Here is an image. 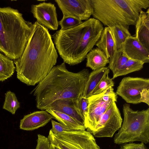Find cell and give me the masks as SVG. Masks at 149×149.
<instances>
[{
  "label": "cell",
  "mask_w": 149,
  "mask_h": 149,
  "mask_svg": "<svg viewBox=\"0 0 149 149\" xmlns=\"http://www.w3.org/2000/svg\"><path fill=\"white\" fill-rule=\"evenodd\" d=\"M21 56L14 60L17 77L28 86L43 80L56 65L58 55L49 31L37 21Z\"/></svg>",
  "instance_id": "1"
},
{
  "label": "cell",
  "mask_w": 149,
  "mask_h": 149,
  "mask_svg": "<svg viewBox=\"0 0 149 149\" xmlns=\"http://www.w3.org/2000/svg\"><path fill=\"white\" fill-rule=\"evenodd\" d=\"M65 63L54 66L31 92L36 97L37 108L45 110L60 99L79 100L83 95L90 73L84 69L75 73L68 71Z\"/></svg>",
  "instance_id": "2"
},
{
  "label": "cell",
  "mask_w": 149,
  "mask_h": 149,
  "mask_svg": "<svg viewBox=\"0 0 149 149\" xmlns=\"http://www.w3.org/2000/svg\"><path fill=\"white\" fill-rule=\"evenodd\" d=\"M104 28L99 20L91 18L71 29L57 31L52 38L64 62L74 65L83 61L99 39Z\"/></svg>",
  "instance_id": "3"
},
{
  "label": "cell",
  "mask_w": 149,
  "mask_h": 149,
  "mask_svg": "<svg viewBox=\"0 0 149 149\" xmlns=\"http://www.w3.org/2000/svg\"><path fill=\"white\" fill-rule=\"evenodd\" d=\"M19 10L0 7V49L6 56L15 60L22 54L34 29Z\"/></svg>",
  "instance_id": "4"
},
{
  "label": "cell",
  "mask_w": 149,
  "mask_h": 149,
  "mask_svg": "<svg viewBox=\"0 0 149 149\" xmlns=\"http://www.w3.org/2000/svg\"><path fill=\"white\" fill-rule=\"evenodd\" d=\"M92 15L103 25L111 27L121 25L127 29L135 25L143 9L149 7V0H91Z\"/></svg>",
  "instance_id": "5"
},
{
  "label": "cell",
  "mask_w": 149,
  "mask_h": 149,
  "mask_svg": "<svg viewBox=\"0 0 149 149\" xmlns=\"http://www.w3.org/2000/svg\"><path fill=\"white\" fill-rule=\"evenodd\" d=\"M124 120L114 142L120 144L135 141L147 144L149 141V108L134 111L130 104L123 105Z\"/></svg>",
  "instance_id": "6"
},
{
  "label": "cell",
  "mask_w": 149,
  "mask_h": 149,
  "mask_svg": "<svg viewBox=\"0 0 149 149\" xmlns=\"http://www.w3.org/2000/svg\"><path fill=\"white\" fill-rule=\"evenodd\" d=\"M47 138L50 143L60 149H101L92 134L85 130H73L56 134L50 130Z\"/></svg>",
  "instance_id": "7"
},
{
  "label": "cell",
  "mask_w": 149,
  "mask_h": 149,
  "mask_svg": "<svg viewBox=\"0 0 149 149\" xmlns=\"http://www.w3.org/2000/svg\"><path fill=\"white\" fill-rule=\"evenodd\" d=\"M88 112L84 118V125L91 133L94 131L103 114L114 102H116L117 95L111 87L102 93L89 97Z\"/></svg>",
  "instance_id": "8"
},
{
  "label": "cell",
  "mask_w": 149,
  "mask_h": 149,
  "mask_svg": "<svg viewBox=\"0 0 149 149\" xmlns=\"http://www.w3.org/2000/svg\"><path fill=\"white\" fill-rule=\"evenodd\" d=\"M113 102L102 115L91 133L96 137H112L120 128L123 119L116 104Z\"/></svg>",
  "instance_id": "9"
},
{
  "label": "cell",
  "mask_w": 149,
  "mask_h": 149,
  "mask_svg": "<svg viewBox=\"0 0 149 149\" xmlns=\"http://www.w3.org/2000/svg\"><path fill=\"white\" fill-rule=\"evenodd\" d=\"M148 89L149 78L126 77L121 80L116 93L127 103L136 104L140 103V93L143 90Z\"/></svg>",
  "instance_id": "10"
},
{
  "label": "cell",
  "mask_w": 149,
  "mask_h": 149,
  "mask_svg": "<svg viewBox=\"0 0 149 149\" xmlns=\"http://www.w3.org/2000/svg\"><path fill=\"white\" fill-rule=\"evenodd\" d=\"M63 17H71L81 20L88 19L93 13L91 0H56Z\"/></svg>",
  "instance_id": "11"
},
{
  "label": "cell",
  "mask_w": 149,
  "mask_h": 149,
  "mask_svg": "<svg viewBox=\"0 0 149 149\" xmlns=\"http://www.w3.org/2000/svg\"><path fill=\"white\" fill-rule=\"evenodd\" d=\"M31 12L37 21L51 30H56L59 25L56 8L54 4L45 2L32 5Z\"/></svg>",
  "instance_id": "12"
},
{
  "label": "cell",
  "mask_w": 149,
  "mask_h": 149,
  "mask_svg": "<svg viewBox=\"0 0 149 149\" xmlns=\"http://www.w3.org/2000/svg\"><path fill=\"white\" fill-rule=\"evenodd\" d=\"M130 59L140 61L144 63L149 62V51L145 48L135 37L127 38L121 48Z\"/></svg>",
  "instance_id": "13"
},
{
  "label": "cell",
  "mask_w": 149,
  "mask_h": 149,
  "mask_svg": "<svg viewBox=\"0 0 149 149\" xmlns=\"http://www.w3.org/2000/svg\"><path fill=\"white\" fill-rule=\"evenodd\" d=\"M78 100L71 99L57 100L50 104L48 108L65 113L85 126L84 118L79 109Z\"/></svg>",
  "instance_id": "14"
},
{
  "label": "cell",
  "mask_w": 149,
  "mask_h": 149,
  "mask_svg": "<svg viewBox=\"0 0 149 149\" xmlns=\"http://www.w3.org/2000/svg\"><path fill=\"white\" fill-rule=\"evenodd\" d=\"M54 117L46 110L34 112L25 115L20 120L19 128L26 130H33L46 125Z\"/></svg>",
  "instance_id": "15"
},
{
  "label": "cell",
  "mask_w": 149,
  "mask_h": 149,
  "mask_svg": "<svg viewBox=\"0 0 149 149\" xmlns=\"http://www.w3.org/2000/svg\"><path fill=\"white\" fill-rule=\"evenodd\" d=\"M135 36L139 42L149 51V8L140 13L136 24Z\"/></svg>",
  "instance_id": "16"
},
{
  "label": "cell",
  "mask_w": 149,
  "mask_h": 149,
  "mask_svg": "<svg viewBox=\"0 0 149 149\" xmlns=\"http://www.w3.org/2000/svg\"><path fill=\"white\" fill-rule=\"evenodd\" d=\"M95 45L105 53L108 58L112 56L116 50L110 27L105 26L104 28L100 38Z\"/></svg>",
  "instance_id": "17"
},
{
  "label": "cell",
  "mask_w": 149,
  "mask_h": 149,
  "mask_svg": "<svg viewBox=\"0 0 149 149\" xmlns=\"http://www.w3.org/2000/svg\"><path fill=\"white\" fill-rule=\"evenodd\" d=\"M86 67L95 70L105 67L109 60L105 53L98 47L93 49L86 55Z\"/></svg>",
  "instance_id": "18"
},
{
  "label": "cell",
  "mask_w": 149,
  "mask_h": 149,
  "mask_svg": "<svg viewBox=\"0 0 149 149\" xmlns=\"http://www.w3.org/2000/svg\"><path fill=\"white\" fill-rule=\"evenodd\" d=\"M52 115L55 119L65 127L74 130H85V126L79 123L70 116L50 108L45 110Z\"/></svg>",
  "instance_id": "19"
},
{
  "label": "cell",
  "mask_w": 149,
  "mask_h": 149,
  "mask_svg": "<svg viewBox=\"0 0 149 149\" xmlns=\"http://www.w3.org/2000/svg\"><path fill=\"white\" fill-rule=\"evenodd\" d=\"M108 69V67H105L90 73L83 94L84 97L88 98L91 96L92 91Z\"/></svg>",
  "instance_id": "20"
},
{
  "label": "cell",
  "mask_w": 149,
  "mask_h": 149,
  "mask_svg": "<svg viewBox=\"0 0 149 149\" xmlns=\"http://www.w3.org/2000/svg\"><path fill=\"white\" fill-rule=\"evenodd\" d=\"M114 41L116 49L121 48L126 40L131 36L129 29L121 25H116L110 27Z\"/></svg>",
  "instance_id": "21"
},
{
  "label": "cell",
  "mask_w": 149,
  "mask_h": 149,
  "mask_svg": "<svg viewBox=\"0 0 149 149\" xmlns=\"http://www.w3.org/2000/svg\"><path fill=\"white\" fill-rule=\"evenodd\" d=\"M15 69L13 61L0 53V81L10 77Z\"/></svg>",
  "instance_id": "22"
},
{
  "label": "cell",
  "mask_w": 149,
  "mask_h": 149,
  "mask_svg": "<svg viewBox=\"0 0 149 149\" xmlns=\"http://www.w3.org/2000/svg\"><path fill=\"white\" fill-rule=\"evenodd\" d=\"M129 59L120 48L116 51L112 56L110 58L108 67L112 71L114 75Z\"/></svg>",
  "instance_id": "23"
},
{
  "label": "cell",
  "mask_w": 149,
  "mask_h": 149,
  "mask_svg": "<svg viewBox=\"0 0 149 149\" xmlns=\"http://www.w3.org/2000/svg\"><path fill=\"white\" fill-rule=\"evenodd\" d=\"M144 63L141 61L129 58L120 69L113 75L112 79H113L118 77L139 71L143 68Z\"/></svg>",
  "instance_id": "24"
},
{
  "label": "cell",
  "mask_w": 149,
  "mask_h": 149,
  "mask_svg": "<svg viewBox=\"0 0 149 149\" xmlns=\"http://www.w3.org/2000/svg\"><path fill=\"white\" fill-rule=\"evenodd\" d=\"M20 107V104L15 94L10 91H7L5 95L3 109L14 114Z\"/></svg>",
  "instance_id": "25"
},
{
  "label": "cell",
  "mask_w": 149,
  "mask_h": 149,
  "mask_svg": "<svg viewBox=\"0 0 149 149\" xmlns=\"http://www.w3.org/2000/svg\"><path fill=\"white\" fill-rule=\"evenodd\" d=\"M110 70L108 68L99 82L92 92L91 96L101 93L111 87L114 86V83L112 79L109 77Z\"/></svg>",
  "instance_id": "26"
},
{
  "label": "cell",
  "mask_w": 149,
  "mask_h": 149,
  "mask_svg": "<svg viewBox=\"0 0 149 149\" xmlns=\"http://www.w3.org/2000/svg\"><path fill=\"white\" fill-rule=\"evenodd\" d=\"M81 20L71 17H63L62 19L58 22L59 25L61 30H66L76 27L83 23Z\"/></svg>",
  "instance_id": "27"
},
{
  "label": "cell",
  "mask_w": 149,
  "mask_h": 149,
  "mask_svg": "<svg viewBox=\"0 0 149 149\" xmlns=\"http://www.w3.org/2000/svg\"><path fill=\"white\" fill-rule=\"evenodd\" d=\"M52 128L50 130L54 134H58L65 132H68L74 130L68 128L60 123L51 120Z\"/></svg>",
  "instance_id": "28"
},
{
  "label": "cell",
  "mask_w": 149,
  "mask_h": 149,
  "mask_svg": "<svg viewBox=\"0 0 149 149\" xmlns=\"http://www.w3.org/2000/svg\"><path fill=\"white\" fill-rule=\"evenodd\" d=\"M37 144L35 149H49L50 143L47 137L38 134Z\"/></svg>",
  "instance_id": "29"
},
{
  "label": "cell",
  "mask_w": 149,
  "mask_h": 149,
  "mask_svg": "<svg viewBox=\"0 0 149 149\" xmlns=\"http://www.w3.org/2000/svg\"><path fill=\"white\" fill-rule=\"evenodd\" d=\"M79 109L84 118L86 116L88 112L89 105L88 98L82 96L78 100Z\"/></svg>",
  "instance_id": "30"
},
{
  "label": "cell",
  "mask_w": 149,
  "mask_h": 149,
  "mask_svg": "<svg viewBox=\"0 0 149 149\" xmlns=\"http://www.w3.org/2000/svg\"><path fill=\"white\" fill-rule=\"evenodd\" d=\"M144 143H130L122 145L120 149H145Z\"/></svg>",
  "instance_id": "31"
},
{
  "label": "cell",
  "mask_w": 149,
  "mask_h": 149,
  "mask_svg": "<svg viewBox=\"0 0 149 149\" xmlns=\"http://www.w3.org/2000/svg\"><path fill=\"white\" fill-rule=\"evenodd\" d=\"M139 102L145 103L149 106V89H143L140 93Z\"/></svg>",
  "instance_id": "32"
},
{
  "label": "cell",
  "mask_w": 149,
  "mask_h": 149,
  "mask_svg": "<svg viewBox=\"0 0 149 149\" xmlns=\"http://www.w3.org/2000/svg\"><path fill=\"white\" fill-rule=\"evenodd\" d=\"M49 149H54V146L50 143Z\"/></svg>",
  "instance_id": "33"
},
{
  "label": "cell",
  "mask_w": 149,
  "mask_h": 149,
  "mask_svg": "<svg viewBox=\"0 0 149 149\" xmlns=\"http://www.w3.org/2000/svg\"><path fill=\"white\" fill-rule=\"evenodd\" d=\"M54 149H60L59 148H58V147H56V146H54Z\"/></svg>",
  "instance_id": "34"
},
{
  "label": "cell",
  "mask_w": 149,
  "mask_h": 149,
  "mask_svg": "<svg viewBox=\"0 0 149 149\" xmlns=\"http://www.w3.org/2000/svg\"><path fill=\"white\" fill-rule=\"evenodd\" d=\"M0 52H2L1 51V50L0 49Z\"/></svg>",
  "instance_id": "35"
}]
</instances>
